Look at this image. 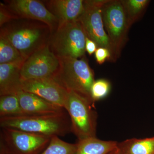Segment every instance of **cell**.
Instances as JSON below:
<instances>
[{"instance_id":"1","label":"cell","mask_w":154,"mask_h":154,"mask_svg":"<svg viewBox=\"0 0 154 154\" xmlns=\"http://www.w3.org/2000/svg\"><path fill=\"white\" fill-rule=\"evenodd\" d=\"M52 33L47 25L31 19H14L1 27L0 36L10 42L26 60L48 44Z\"/></svg>"},{"instance_id":"2","label":"cell","mask_w":154,"mask_h":154,"mask_svg":"<svg viewBox=\"0 0 154 154\" xmlns=\"http://www.w3.org/2000/svg\"><path fill=\"white\" fill-rule=\"evenodd\" d=\"M0 126L51 137H63L71 132L70 119L65 111L44 115L0 117Z\"/></svg>"},{"instance_id":"3","label":"cell","mask_w":154,"mask_h":154,"mask_svg":"<svg viewBox=\"0 0 154 154\" xmlns=\"http://www.w3.org/2000/svg\"><path fill=\"white\" fill-rule=\"evenodd\" d=\"M94 102L81 94L69 91L65 104L71 123V132L78 140L96 137L97 114L93 108Z\"/></svg>"},{"instance_id":"4","label":"cell","mask_w":154,"mask_h":154,"mask_svg":"<svg viewBox=\"0 0 154 154\" xmlns=\"http://www.w3.org/2000/svg\"><path fill=\"white\" fill-rule=\"evenodd\" d=\"M58 57L59 70L54 79L68 91H74L92 100L91 91L95 81L94 74L85 57Z\"/></svg>"},{"instance_id":"5","label":"cell","mask_w":154,"mask_h":154,"mask_svg":"<svg viewBox=\"0 0 154 154\" xmlns=\"http://www.w3.org/2000/svg\"><path fill=\"white\" fill-rule=\"evenodd\" d=\"M85 32L79 20L59 26L50 38L51 50L58 57L79 59L86 52Z\"/></svg>"},{"instance_id":"6","label":"cell","mask_w":154,"mask_h":154,"mask_svg":"<svg viewBox=\"0 0 154 154\" xmlns=\"http://www.w3.org/2000/svg\"><path fill=\"white\" fill-rule=\"evenodd\" d=\"M51 138L15 128H1L0 154H39L47 147Z\"/></svg>"},{"instance_id":"7","label":"cell","mask_w":154,"mask_h":154,"mask_svg":"<svg viewBox=\"0 0 154 154\" xmlns=\"http://www.w3.org/2000/svg\"><path fill=\"white\" fill-rule=\"evenodd\" d=\"M102 13L104 27L116 60L127 40L131 27L121 1L107 0L102 7Z\"/></svg>"},{"instance_id":"8","label":"cell","mask_w":154,"mask_h":154,"mask_svg":"<svg viewBox=\"0 0 154 154\" xmlns=\"http://www.w3.org/2000/svg\"><path fill=\"white\" fill-rule=\"evenodd\" d=\"M107 0L85 1L84 12L78 20L82 24L88 38L93 40L98 47L107 48L112 55V62H115L114 51L105 31L102 17V8Z\"/></svg>"},{"instance_id":"9","label":"cell","mask_w":154,"mask_h":154,"mask_svg":"<svg viewBox=\"0 0 154 154\" xmlns=\"http://www.w3.org/2000/svg\"><path fill=\"white\" fill-rule=\"evenodd\" d=\"M60 60L47 44L33 53L22 67V81L30 79H54L59 71Z\"/></svg>"},{"instance_id":"10","label":"cell","mask_w":154,"mask_h":154,"mask_svg":"<svg viewBox=\"0 0 154 154\" xmlns=\"http://www.w3.org/2000/svg\"><path fill=\"white\" fill-rule=\"evenodd\" d=\"M5 5L16 19H25L39 21L49 27L53 33L58 27L55 16L42 2L37 0H11Z\"/></svg>"},{"instance_id":"11","label":"cell","mask_w":154,"mask_h":154,"mask_svg":"<svg viewBox=\"0 0 154 154\" xmlns=\"http://www.w3.org/2000/svg\"><path fill=\"white\" fill-rule=\"evenodd\" d=\"M22 89L63 108L69 92L54 79L24 80Z\"/></svg>"},{"instance_id":"12","label":"cell","mask_w":154,"mask_h":154,"mask_svg":"<svg viewBox=\"0 0 154 154\" xmlns=\"http://www.w3.org/2000/svg\"><path fill=\"white\" fill-rule=\"evenodd\" d=\"M45 3L46 8L57 19L58 27L78 20L85 8L83 0H51Z\"/></svg>"},{"instance_id":"13","label":"cell","mask_w":154,"mask_h":154,"mask_svg":"<svg viewBox=\"0 0 154 154\" xmlns=\"http://www.w3.org/2000/svg\"><path fill=\"white\" fill-rule=\"evenodd\" d=\"M25 115H44L60 113L63 107L52 104L37 95L23 91L16 94Z\"/></svg>"},{"instance_id":"14","label":"cell","mask_w":154,"mask_h":154,"mask_svg":"<svg viewBox=\"0 0 154 154\" xmlns=\"http://www.w3.org/2000/svg\"><path fill=\"white\" fill-rule=\"evenodd\" d=\"M24 62L0 64V96L22 91L21 70Z\"/></svg>"},{"instance_id":"15","label":"cell","mask_w":154,"mask_h":154,"mask_svg":"<svg viewBox=\"0 0 154 154\" xmlns=\"http://www.w3.org/2000/svg\"><path fill=\"white\" fill-rule=\"evenodd\" d=\"M76 145L75 154H109L117 148L118 143L94 137L78 140Z\"/></svg>"},{"instance_id":"16","label":"cell","mask_w":154,"mask_h":154,"mask_svg":"<svg viewBox=\"0 0 154 154\" xmlns=\"http://www.w3.org/2000/svg\"><path fill=\"white\" fill-rule=\"evenodd\" d=\"M119 154H154V137L127 139L117 145Z\"/></svg>"},{"instance_id":"17","label":"cell","mask_w":154,"mask_h":154,"mask_svg":"<svg viewBox=\"0 0 154 154\" xmlns=\"http://www.w3.org/2000/svg\"><path fill=\"white\" fill-rule=\"evenodd\" d=\"M130 26L138 20L143 15L150 1L149 0L121 1Z\"/></svg>"},{"instance_id":"18","label":"cell","mask_w":154,"mask_h":154,"mask_svg":"<svg viewBox=\"0 0 154 154\" xmlns=\"http://www.w3.org/2000/svg\"><path fill=\"white\" fill-rule=\"evenodd\" d=\"M25 115L16 94L0 97V117Z\"/></svg>"},{"instance_id":"19","label":"cell","mask_w":154,"mask_h":154,"mask_svg":"<svg viewBox=\"0 0 154 154\" xmlns=\"http://www.w3.org/2000/svg\"><path fill=\"white\" fill-rule=\"evenodd\" d=\"M25 61L19 51L10 42L0 36V64Z\"/></svg>"},{"instance_id":"20","label":"cell","mask_w":154,"mask_h":154,"mask_svg":"<svg viewBox=\"0 0 154 154\" xmlns=\"http://www.w3.org/2000/svg\"><path fill=\"white\" fill-rule=\"evenodd\" d=\"M76 147V143H69L59 137L53 136L47 147L39 154H75Z\"/></svg>"},{"instance_id":"21","label":"cell","mask_w":154,"mask_h":154,"mask_svg":"<svg viewBox=\"0 0 154 154\" xmlns=\"http://www.w3.org/2000/svg\"><path fill=\"white\" fill-rule=\"evenodd\" d=\"M110 89L111 85L108 80L100 79L95 81L91 88V99L95 103L104 99L108 95Z\"/></svg>"},{"instance_id":"22","label":"cell","mask_w":154,"mask_h":154,"mask_svg":"<svg viewBox=\"0 0 154 154\" xmlns=\"http://www.w3.org/2000/svg\"><path fill=\"white\" fill-rule=\"evenodd\" d=\"M95 58L99 64H102L106 60L112 62L111 53L107 48L103 47H98L95 53Z\"/></svg>"},{"instance_id":"23","label":"cell","mask_w":154,"mask_h":154,"mask_svg":"<svg viewBox=\"0 0 154 154\" xmlns=\"http://www.w3.org/2000/svg\"><path fill=\"white\" fill-rule=\"evenodd\" d=\"M0 5V26L1 27L12 20L16 19V18L5 4L1 3Z\"/></svg>"},{"instance_id":"24","label":"cell","mask_w":154,"mask_h":154,"mask_svg":"<svg viewBox=\"0 0 154 154\" xmlns=\"http://www.w3.org/2000/svg\"><path fill=\"white\" fill-rule=\"evenodd\" d=\"M97 44L93 41L91 40L88 37H86V44L85 48L86 51L88 52V54L90 55H92L93 54L96 52L97 50Z\"/></svg>"},{"instance_id":"25","label":"cell","mask_w":154,"mask_h":154,"mask_svg":"<svg viewBox=\"0 0 154 154\" xmlns=\"http://www.w3.org/2000/svg\"><path fill=\"white\" fill-rule=\"evenodd\" d=\"M109 154H119V152L117 147V148L115 149V150H114L111 152Z\"/></svg>"}]
</instances>
